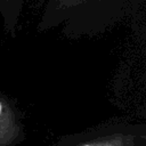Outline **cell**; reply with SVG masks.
Returning <instances> with one entry per match:
<instances>
[{
    "label": "cell",
    "instance_id": "cell-1",
    "mask_svg": "<svg viewBox=\"0 0 146 146\" xmlns=\"http://www.w3.org/2000/svg\"><path fill=\"white\" fill-rule=\"evenodd\" d=\"M72 146H146V133L136 131H94L78 138Z\"/></svg>",
    "mask_w": 146,
    "mask_h": 146
},
{
    "label": "cell",
    "instance_id": "cell-2",
    "mask_svg": "<svg viewBox=\"0 0 146 146\" xmlns=\"http://www.w3.org/2000/svg\"><path fill=\"white\" fill-rule=\"evenodd\" d=\"M2 110H3V104H2V102L0 100V116H1V113H2Z\"/></svg>",
    "mask_w": 146,
    "mask_h": 146
}]
</instances>
